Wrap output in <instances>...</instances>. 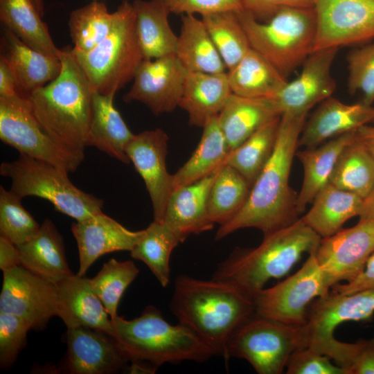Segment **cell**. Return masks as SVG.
Masks as SVG:
<instances>
[{
	"instance_id": "obj_1",
	"label": "cell",
	"mask_w": 374,
	"mask_h": 374,
	"mask_svg": "<svg viewBox=\"0 0 374 374\" xmlns=\"http://www.w3.org/2000/svg\"><path fill=\"white\" fill-rule=\"evenodd\" d=\"M306 116L281 115L271 157L253 184L244 206L230 221L220 226L215 240L244 228H256L267 235L300 218L298 195L290 187L289 179Z\"/></svg>"
},
{
	"instance_id": "obj_2",
	"label": "cell",
	"mask_w": 374,
	"mask_h": 374,
	"mask_svg": "<svg viewBox=\"0 0 374 374\" xmlns=\"http://www.w3.org/2000/svg\"><path fill=\"white\" fill-rule=\"evenodd\" d=\"M170 309L226 362L231 335L256 312L253 298L234 285L186 275L175 280Z\"/></svg>"
},
{
	"instance_id": "obj_3",
	"label": "cell",
	"mask_w": 374,
	"mask_h": 374,
	"mask_svg": "<svg viewBox=\"0 0 374 374\" xmlns=\"http://www.w3.org/2000/svg\"><path fill=\"white\" fill-rule=\"evenodd\" d=\"M62 69L28 96L42 129L60 145L84 155L93 90L71 50H62Z\"/></svg>"
},
{
	"instance_id": "obj_4",
	"label": "cell",
	"mask_w": 374,
	"mask_h": 374,
	"mask_svg": "<svg viewBox=\"0 0 374 374\" xmlns=\"http://www.w3.org/2000/svg\"><path fill=\"white\" fill-rule=\"evenodd\" d=\"M321 240L300 217L264 235L256 247L234 249L211 278L231 283L253 298L269 280L286 276L304 253H315Z\"/></svg>"
},
{
	"instance_id": "obj_5",
	"label": "cell",
	"mask_w": 374,
	"mask_h": 374,
	"mask_svg": "<svg viewBox=\"0 0 374 374\" xmlns=\"http://www.w3.org/2000/svg\"><path fill=\"white\" fill-rule=\"evenodd\" d=\"M111 321L109 336L131 362H144L159 368L166 363L204 362L216 355L193 331L181 323H169L152 305L134 319L117 315Z\"/></svg>"
},
{
	"instance_id": "obj_6",
	"label": "cell",
	"mask_w": 374,
	"mask_h": 374,
	"mask_svg": "<svg viewBox=\"0 0 374 374\" xmlns=\"http://www.w3.org/2000/svg\"><path fill=\"white\" fill-rule=\"evenodd\" d=\"M114 13L108 35L94 48L71 53L94 92L114 95L133 80L144 60L135 28L132 3L124 0Z\"/></svg>"
},
{
	"instance_id": "obj_7",
	"label": "cell",
	"mask_w": 374,
	"mask_h": 374,
	"mask_svg": "<svg viewBox=\"0 0 374 374\" xmlns=\"http://www.w3.org/2000/svg\"><path fill=\"white\" fill-rule=\"evenodd\" d=\"M251 47L286 78L313 52L316 22L312 8L287 7L260 21L238 11Z\"/></svg>"
},
{
	"instance_id": "obj_8",
	"label": "cell",
	"mask_w": 374,
	"mask_h": 374,
	"mask_svg": "<svg viewBox=\"0 0 374 374\" xmlns=\"http://www.w3.org/2000/svg\"><path fill=\"white\" fill-rule=\"evenodd\" d=\"M0 174L11 179L10 190L21 199H45L55 210L76 221L102 212L103 199L77 188L69 179V172L51 163L19 154L16 160L1 164Z\"/></svg>"
},
{
	"instance_id": "obj_9",
	"label": "cell",
	"mask_w": 374,
	"mask_h": 374,
	"mask_svg": "<svg viewBox=\"0 0 374 374\" xmlns=\"http://www.w3.org/2000/svg\"><path fill=\"white\" fill-rule=\"evenodd\" d=\"M374 314V291L366 290L349 294L331 292L313 301L304 326L306 347L333 359L348 369L362 345L361 340L346 343L335 339L333 333L339 324L346 321H371Z\"/></svg>"
},
{
	"instance_id": "obj_10",
	"label": "cell",
	"mask_w": 374,
	"mask_h": 374,
	"mask_svg": "<svg viewBox=\"0 0 374 374\" xmlns=\"http://www.w3.org/2000/svg\"><path fill=\"white\" fill-rule=\"evenodd\" d=\"M306 347L303 326H295L256 312L231 335L227 354L247 361L258 374H280L291 355Z\"/></svg>"
},
{
	"instance_id": "obj_11",
	"label": "cell",
	"mask_w": 374,
	"mask_h": 374,
	"mask_svg": "<svg viewBox=\"0 0 374 374\" xmlns=\"http://www.w3.org/2000/svg\"><path fill=\"white\" fill-rule=\"evenodd\" d=\"M0 139L19 154L51 163L69 173L75 172L84 158L60 145L42 129L28 97H0Z\"/></svg>"
},
{
	"instance_id": "obj_12",
	"label": "cell",
	"mask_w": 374,
	"mask_h": 374,
	"mask_svg": "<svg viewBox=\"0 0 374 374\" xmlns=\"http://www.w3.org/2000/svg\"><path fill=\"white\" fill-rule=\"evenodd\" d=\"M330 288L314 253L309 254L293 275L253 295L256 313L286 324L303 326L313 300L328 294Z\"/></svg>"
},
{
	"instance_id": "obj_13",
	"label": "cell",
	"mask_w": 374,
	"mask_h": 374,
	"mask_svg": "<svg viewBox=\"0 0 374 374\" xmlns=\"http://www.w3.org/2000/svg\"><path fill=\"white\" fill-rule=\"evenodd\" d=\"M314 51L374 39V0H314Z\"/></svg>"
},
{
	"instance_id": "obj_14",
	"label": "cell",
	"mask_w": 374,
	"mask_h": 374,
	"mask_svg": "<svg viewBox=\"0 0 374 374\" xmlns=\"http://www.w3.org/2000/svg\"><path fill=\"white\" fill-rule=\"evenodd\" d=\"M374 253V220L359 218L353 226L321 238L314 253L331 287L355 279Z\"/></svg>"
},
{
	"instance_id": "obj_15",
	"label": "cell",
	"mask_w": 374,
	"mask_h": 374,
	"mask_svg": "<svg viewBox=\"0 0 374 374\" xmlns=\"http://www.w3.org/2000/svg\"><path fill=\"white\" fill-rule=\"evenodd\" d=\"M0 312L15 314L31 329L41 330L57 315L56 285L21 265L3 271Z\"/></svg>"
},
{
	"instance_id": "obj_16",
	"label": "cell",
	"mask_w": 374,
	"mask_h": 374,
	"mask_svg": "<svg viewBox=\"0 0 374 374\" xmlns=\"http://www.w3.org/2000/svg\"><path fill=\"white\" fill-rule=\"evenodd\" d=\"M187 73L175 54L144 59L123 100L140 102L155 115L170 113L179 107Z\"/></svg>"
},
{
	"instance_id": "obj_17",
	"label": "cell",
	"mask_w": 374,
	"mask_h": 374,
	"mask_svg": "<svg viewBox=\"0 0 374 374\" xmlns=\"http://www.w3.org/2000/svg\"><path fill=\"white\" fill-rule=\"evenodd\" d=\"M339 48L314 51L302 64L299 75L273 98L280 115H307L317 104L332 96L336 82L331 67Z\"/></svg>"
},
{
	"instance_id": "obj_18",
	"label": "cell",
	"mask_w": 374,
	"mask_h": 374,
	"mask_svg": "<svg viewBox=\"0 0 374 374\" xmlns=\"http://www.w3.org/2000/svg\"><path fill=\"white\" fill-rule=\"evenodd\" d=\"M168 136L160 128L134 134L126 153L143 179L150 195L154 220L162 222L172 193V175L166 168Z\"/></svg>"
},
{
	"instance_id": "obj_19",
	"label": "cell",
	"mask_w": 374,
	"mask_h": 374,
	"mask_svg": "<svg viewBox=\"0 0 374 374\" xmlns=\"http://www.w3.org/2000/svg\"><path fill=\"white\" fill-rule=\"evenodd\" d=\"M79 253V269L84 276L100 256L117 251H130L143 234V230H128L103 211L71 224Z\"/></svg>"
},
{
	"instance_id": "obj_20",
	"label": "cell",
	"mask_w": 374,
	"mask_h": 374,
	"mask_svg": "<svg viewBox=\"0 0 374 374\" xmlns=\"http://www.w3.org/2000/svg\"><path fill=\"white\" fill-rule=\"evenodd\" d=\"M67 368L72 374H107L123 368L127 359L114 339L84 327L67 328Z\"/></svg>"
},
{
	"instance_id": "obj_21",
	"label": "cell",
	"mask_w": 374,
	"mask_h": 374,
	"mask_svg": "<svg viewBox=\"0 0 374 374\" xmlns=\"http://www.w3.org/2000/svg\"><path fill=\"white\" fill-rule=\"evenodd\" d=\"M374 123V107L346 104L330 96L319 103L304 123L299 146L314 148L344 134Z\"/></svg>"
},
{
	"instance_id": "obj_22",
	"label": "cell",
	"mask_w": 374,
	"mask_h": 374,
	"mask_svg": "<svg viewBox=\"0 0 374 374\" xmlns=\"http://www.w3.org/2000/svg\"><path fill=\"white\" fill-rule=\"evenodd\" d=\"M56 285L57 317L67 328L84 327L110 335L111 318L93 291L89 278L73 274Z\"/></svg>"
},
{
	"instance_id": "obj_23",
	"label": "cell",
	"mask_w": 374,
	"mask_h": 374,
	"mask_svg": "<svg viewBox=\"0 0 374 374\" xmlns=\"http://www.w3.org/2000/svg\"><path fill=\"white\" fill-rule=\"evenodd\" d=\"M220 169L205 178L175 190L170 195L162 222L182 242L191 234H199L213 227L214 224L208 214V197Z\"/></svg>"
},
{
	"instance_id": "obj_24",
	"label": "cell",
	"mask_w": 374,
	"mask_h": 374,
	"mask_svg": "<svg viewBox=\"0 0 374 374\" xmlns=\"http://www.w3.org/2000/svg\"><path fill=\"white\" fill-rule=\"evenodd\" d=\"M0 57L6 62L20 87L28 96L53 80L62 69L60 57L29 46L4 26L1 30Z\"/></svg>"
},
{
	"instance_id": "obj_25",
	"label": "cell",
	"mask_w": 374,
	"mask_h": 374,
	"mask_svg": "<svg viewBox=\"0 0 374 374\" xmlns=\"http://www.w3.org/2000/svg\"><path fill=\"white\" fill-rule=\"evenodd\" d=\"M232 93L227 71H188L179 107L187 112L190 125L203 127L220 114Z\"/></svg>"
},
{
	"instance_id": "obj_26",
	"label": "cell",
	"mask_w": 374,
	"mask_h": 374,
	"mask_svg": "<svg viewBox=\"0 0 374 374\" xmlns=\"http://www.w3.org/2000/svg\"><path fill=\"white\" fill-rule=\"evenodd\" d=\"M17 247L20 265L50 283L57 284L74 274L66 261L62 236L48 219L33 237Z\"/></svg>"
},
{
	"instance_id": "obj_27",
	"label": "cell",
	"mask_w": 374,
	"mask_h": 374,
	"mask_svg": "<svg viewBox=\"0 0 374 374\" xmlns=\"http://www.w3.org/2000/svg\"><path fill=\"white\" fill-rule=\"evenodd\" d=\"M281 116L271 98L240 96L232 93L217 116L231 152L262 126Z\"/></svg>"
},
{
	"instance_id": "obj_28",
	"label": "cell",
	"mask_w": 374,
	"mask_h": 374,
	"mask_svg": "<svg viewBox=\"0 0 374 374\" xmlns=\"http://www.w3.org/2000/svg\"><path fill=\"white\" fill-rule=\"evenodd\" d=\"M114 95L93 92L87 146H93L125 163L126 147L134 134L114 105Z\"/></svg>"
},
{
	"instance_id": "obj_29",
	"label": "cell",
	"mask_w": 374,
	"mask_h": 374,
	"mask_svg": "<svg viewBox=\"0 0 374 374\" xmlns=\"http://www.w3.org/2000/svg\"><path fill=\"white\" fill-rule=\"evenodd\" d=\"M356 131L331 139L314 148L296 152L303 169V179L297 197V210L302 214L317 193L330 182L335 166L343 150L355 138Z\"/></svg>"
},
{
	"instance_id": "obj_30",
	"label": "cell",
	"mask_w": 374,
	"mask_h": 374,
	"mask_svg": "<svg viewBox=\"0 0 374 374\" xmlns=\"http://www.w3.org/2000/svg\"><path fill=\"white\" fill-rule=\"evenodd\" d=\"M363 202L359 196L329 183L317 193L311 208L301 218L321 238L329 237L341 230L348 220L359 217Z\"/></svg>"
},
{
	"instance_id": "obj_31",
	"label": "cell",
	"mask_w": 374,
	"mask_h": 374,
	"mask_svg": "<svg viewBox=\"0 0 374 374\" xmlns=\"http://www.w3.org/2000/svg\"><path fill=\"white\" fill-rule=\"evenodd\" d=\"M217 116L202 127L203 132L197 148L188 160L172 175V192L212 175L226 164L231 152Z\"/></svg>"
},
{
	"instance_id": "obj_32",
	"label": "cell",
	"mask_w": 374,
	"mask_h": 374,
	"mask_svg": "<svg viewBox=\"0 0 374 374\" xmlns=\"http://www.w3.org/2000/svg\"><path fill=\"white\" fill-rule=\"evenodd\" d=\"M135 28L144 59L175 54L178 37L174 33L168 9L157 0H134Z\"/></svg>"
},
{
	"instance_id": "obj_33",
	"label": "cell",
	"mask_w": 374,
	"mask_h": 374,
	"mask_svg": "<svg viewBox=\"0 0 374 374\" xmlns=\"http://www.w3.org/2000/svg\"><path fill=\"white\" fill-rule=\"evenodd\" d=\"M175 55L189 72L222 73L226 72L202 19L195 15H182Z\"/></svg>"
},
{
	"instance_id": "obj_34",
	"label": "cell",
	"mask_w": 374,
	"mask_h": 374,
	"mask_svg": "<svg viewBox=\"0 0 374 374\" xmlns=\"http://www.w3.org/2000/svg\"><path fill=\"white\" fill-rule=\"evenodd\" d=\"M227 74L232 93L248 98H273L288 81L252 48Z\"/></svg>"
},
{
	"instance_id": "obj_35",
	"label": "cell",
	"mask_w": 374,
	"mask_h": 374,
	"mask_svg": "<svg viewBox=\"0 0 374 374\" xmlns=\"http://www.w3.org/2000/svg\"><path fill=\"white\" fill-rule=\"evenodd\" d=\"M33 0H0V20L29 46L53 57L62 50L54 44Z\"/></svg>"
},
{
	"instance_id": "obj_36",
	"label": "cell",
	"mask_w": 374,
	"mask_h": 374,
	"mask_svg": "<svg viewBox=\"0 0 374 374\" xmlns=\"http://www.w3.org/2000/svg\"><path fill=\"white\" fill-rule=\"evenodd\" d=\"M177 234L163 222H153L130 251L132 258L142 261L150 269L159 283L166 287L170 279V256L181 243Z\"/></svg>"
},
{
	"instance_id": "obj_37",
	"label": "cell",
	"mask_w": 374,
	"mask_h": 374,
	"mask_svg": "<svg viewBox=\"0 0 374 374\" xmlns=\"http://www.w3.org/2000/svg\"><path fill=\"white\" fill-rule=\"evenodd\" d=\"M329 183L364 199L374 188V157L356 137L341 152Z\"/></svg>"
},
{
	"instance_id": "obj_38",
	"label": "cell",
	"mask_w": 374,
	"mask_h": 374,
	"mask_svg": "<svg viewBox=\"0 0 374 374\" xmlns=\"http://www.w3.org/2000/svg\"><path fill=\"white\" fill-rule=\"evenodd\" d=\"M251 185L238 170L226 164L219 171L209 191L208 214L211 222L222 226L245 204Z\"/></svg>"
},
{
	"instance_id": "obj_39",
	"label": "cell",
	"mask_w": 374,
	"mask_h": 374,
	"mask_svg": "<svg viewBox=\"0 0 374 374\" xmlns=\"http://www.w3.org/2000/svg\"><path fill=\"white\" fill-rule=\"evenodd\" d=\"M280 118L262 126L229 155L226 164L243 175L251 186L274 152Z\"/></svg>"
},
{
	"instance_id": "obj_40",
	"label": "cell",
	"mask_w": 374,
	"mask_h": 374,
	"mask_svg": "<svg viewBox=\"0 0 374 374\" xmlns=\"http://www.w3.org/2000/svg\"><path fill=\"white\" fill-rule=\"evenodd\" d=\"M237 12L222 11L201 16L227 71L251 48Z\"/></svg>"
},
{
	"instance_id": "obj_41",
	"label": "cell",
	"mask_w": 374,
	"mask_h": 374,
	"mask_svg": "<svg viewBox=\"0 0 374 374\" xmlns=\"http://www.w3.org/2000/svg\"><path fill=\"white\" fill-rule=\"evenodd\" d=\"M113 21L114 13L102 1L94 0L73 10L69 19L73 48L82 52L94 48L108 35Z\"/></svg>"
},
{
	"instance_id": "obj_42",
	"label": "cell",
	"mask_w": 374,
	"mask_h": 374,
	"mask_svg": "<svg viewBox=\"0 0 374 374\" xmlns=\"http://www.w3.org/2000/svg\"><path fill=\"white\" fill-rule=\"evenodd\" d=\"M139 273L132 260L111 258L98 274L89 278L91 287L103 303L111 319L116 317L118 303L127 287Z\"/></svg>"
},
{
	"instance_id": "obj_43",
	"label": "cell",
	"mask_w": 374,
	"mask_h": 374,
	"mask_svg": "<svg viewBox=\"0 0 374 374\" xmlns=\"http://www.w3.org/2000/svg\"><path fill=\"white\" fill-rule=\"evenodd\" d=\"M21 198L0 187V234L20 245L39 230L40 225L21 204Z\"/></svg>"
},
{
	"instance_id": "obj_44",
	"label": "cell",
	"mask_w": 374,
	"mask_h": 374,
	"mask_svg": "<svg viewBox=\"0 0 374 374\" xmlns=\"http://www.w3.org/2000/svg\"><path fill=\"white\" fill-rule=\"evenodd\" d=\"M348 92L361 91L362 102L372 105L374 102V42L352 49L346 56Z\"/></svg>"
},
{
	"instance_id": "obj_45",
	"label": "cell",
	"mask_w": 374,
	"mask_h": 374,
	"mask_svg": "<svg viewBox=\"0 0 374 374\" xmlns=\"http://www.w3.org/2000/svg\"><path fill=\"white\" fill-rule=\"evenodd\" d=\"M30 325L21 318L0 312V366L7 368L15 361L26 345Z\"/></svg>"
},
{
	"instance_id": "obj_46",
	"label": "cell",
	"mask_w": 374,
	"mask_h": 374,
	"mask_svg": "<svg viewBox=\"0 0 374 374\" xmlns=\"http://www.w3.org/2000/svg\"><path fill=\"white\" fill-rule=\"evenodd\" d=\"M286 368L287 374H347L344 368L332 364L329 357L310 347L296 350Z\"/></svg>"
},
{
	"instance_id": "obj_47",
	"label": "cell",
	"mask_w": 374,
	"mask_h": 374,
	"mask_svg": "<svg viewBox=\"0 0 374 374\" xmlns=\"http://www.w3.org/2000/svg\"><path fill=\"white\" fill-rule=\"evenodd\" d=\"M176 15L201 16L222 11L243 10L240 0H157Z\"/></svg>"
},
{
	"instance_id": "obj_48",
	"label": "cell",
	"mask_w": 374,
	"mask_h": 374,
	"mask_svg": "<svg viewBox=\"0 0 374 374\" xmlns=\"http://www.w3.org/2000/svg\"><path fill=\"white\" fill-rule=\"evenodd\" d=\"M244 11L260 21H266L287 7L312 8L314 0H240Z\"/></svg>"
},
{
	"instance_id": "obj_49",
	"label": "cell",
	"mask_w": 374,
	"mask_h": 374,
	"mask_svg": "<svg viewBox=\"0 0 374 374\" xmlns=\"http://www.w3.org/2000/svg\"><path fill=\"white\" fill-rule=\"evenodd\" d=\"M332 292L349 294L366 290L374 291V253L369 257L363 271L353 280L333 285Z\"/></svg>"
},
{
	"instance_id": "obj_50",
	"label": "cell",
	"mask_w": 374,
	"mask_h": 374,
	"mask_svg": "<svg viewBox=\"0 0 374 374\" xmlns=\"http://www.w3.org/2000/svg\"><path fill=\"white\" fill-rule=\"evenodd\" d=\"M349 374H374V337L362 340V346L349 368Z\"/></svg>"
},
{
	"instance_id": "obj_51",
	"label": "cell",
	"mask_w": 374,
	"mask_h": 374,
	"mask_svg": "<svg viewBox=\"0 0 374 374\" xmlns=\"http://www.w3.org/2000/svg\"><path fill=\"white\" fill-rule=\"evenodd\" d=\"M28 96L24 92L6 62L0 57V97Z\"/></svg>"
},
{
	"instance_id": "obj_52",
	"label": "cell",
	"mask_w": 374,
	"mask_h": 374,
	"mask_svg": "<svg viewBox=\"0 0 374 374\" xmlns=\"http://www.w3.org/2000/svg\"><path fill=\"white\" fill-rule=\"evenodd\" d=\"M20 265L19 248L6 238L0 236V269L3 272Z\"/></svg>"
},
{
	"instance_id": "obj_53",
	"label": "cell",
	"mask_w": 374,
	"mask_h": 374,
	"mask_svg": "<svg viewBox=\"0 0 374 374\" xmlns=\"http://www.w3.org/2000/svg\"><path fill=\"white\" fill-rule=\"evenodd\" d=\"M355 137L374 157V125L359 127L356 131Z\"/></svg>"
},
{
	"instance_id": "obj_54",
	"label": "cell",
	"mask_w": 374,
	"mask_h": 374,
	"mask_svg": "<svg viewBox=\"0 0 374 374\" xmlns=\"http://www.w3.org/2000/svg\"><path fill=\"white\" fill-rule=\"evenodd\" d=\"M359 218H366L374 220V188L369 195L364 199Z\"/></svg>"
},
{
	"instance_id": "obj_55",
	"label": "cell",
	"mask_w": 374,
	"mask_h": 374,
	"mask_svg": "<svg viewBox=\"0 0 374 374\" xmlns=\"http://www.w3.org/2000/svg\"><path fill=\"white\" fill-rule=\"evenodd\" d=\"M158 368L155 366L144 362H132L129 367L130 373H154Z\"/></svg>"
},
{
	"instance_id": "obj_56",
	"label": "cell",
	"mask_w": 374,
	"mask_h": 374,
	"mask_svg": "<svg viewBox=\"0 0 374 374\" xmlns=\"http://www.w3.org/2000/svg\"><path fill=\"white\" fill-rule=\"evenodd\" d=\"M33 1L40 15L43 16L44 13V7L43 0H33Z\"/></svg>"
}]
</instances>
